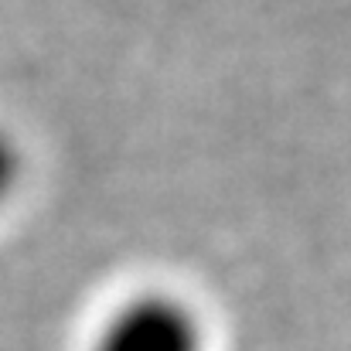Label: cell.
I'll return each mask as SVG.
<instances>
[{
    "label": "cell",
    "mask_w": 351,
    "mask_h": 351,
    "mask_svg": "<svg viewBox=\"0 0 351 351\" xmlns=\"http://www.w3.org/2000/svg\"><path fill=\"white\" fill-rule=\"evenodd\" d=\"M89 351H208V328L191 300L143 290L103 317Z\"/></svg>",
    "instance_id": "6da1fadb"
},
{
    "label": "cell",
    "mask_w": 351,
    "mask_h": 351,
    "mask_svg": "<svg viewBox=\"0 0 351 351\" xmlns=\"http://www.w3.org/2000/svg\"><path fill=\"white\" fill-rule=\"evenodd\" d=\"M24 181V147L21 140L0 123V208L17 195Z\"/></svg>",
    "instance_id": "7a4b0ae2"
}]
</instances>
